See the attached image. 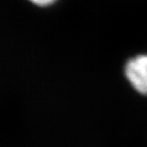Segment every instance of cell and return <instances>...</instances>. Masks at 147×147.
<instances>
[{
	"instance_id": "obj_1",
	"label": "cell",
	"mask_w": 147,
	"mask_h": 147,
	"mask_svg": "<svg viewBox=\"0 0 147 147\" xmlns=\"http://www.w3.org/2000/svg\"><path fill=\"white\" fill-rule=\"evenodd\" d=\"M125 75L137 91L147 94V55L130 59L125 65Z\"/></svg>"
},
{
	"instance_id": "obj_2",
	"label": "cell",
	"mask_w": 147,
	"mask_h": 147,
	"mask_svg": "<svg viewBox=\"0 0 147 147\" xmlns=\"http://www.w3.org/2000/svg\"><path fill=\"white\" fill-rule=\"evenodd\" d=\"M29 1L32 3L33 5L38 6V7L46 8L53 5L54 3L57 2V0H29Z\"/></svg>"
}]
</instances>
